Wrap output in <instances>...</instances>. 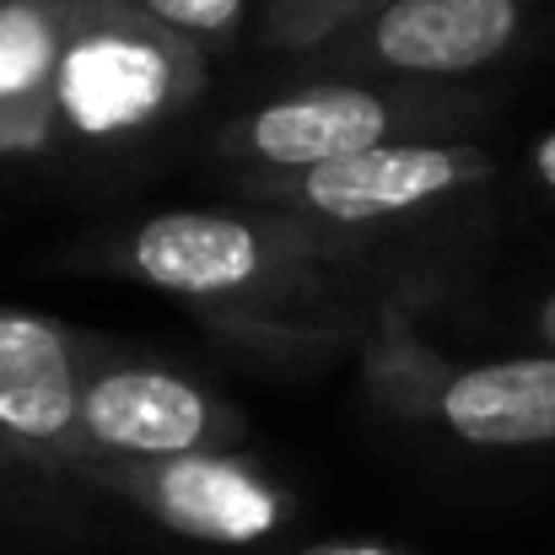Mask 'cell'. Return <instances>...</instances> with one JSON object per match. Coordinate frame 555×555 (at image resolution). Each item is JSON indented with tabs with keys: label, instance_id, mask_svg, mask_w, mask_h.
I'll use <instances>...</instances> for the list:
<instances>
[{
	"label": "cell",
	"instance_id": "cell-1",
	"mask_svg": "<svg viewBox=\"0 0 555 555\" xmlns=\"http://www.w3.org/2000/svg\"><path fill=\"white\" fill-rule=\"evenodd\" d=\"M92 264L98 275L173 297L216 340L275 367L362 351L377 302L410 281L404 270H383L372 243L248 199L125 221L92 243Z\"/></svg>",
	"mask_w": 555,
	"mask_h": 555
},
{
	"label": "cell",
	"instance_id": "cell-2",
	"mask_svg": "<svg viewBox=\"0 0 555 555\" xmlns=\"http://www.w3.org/2000/svg\"><path fill=\"white\" fill-rule=\"evenodd\" d=\"M431 286L410 275L393 286L357 351L362 388L415 426H431L480 453H524L555 442V351L453 362L421 335Z\"/></svg>",
	"mask_w": 555,
	"mask_h": 555
},
{
	"label": "cell",
	"instance_id": "cell-3",
	"mask_svg": "<svg viewBox=\"0 0 555 555\" xmlns=\"http://www.w3.org/2000/svg\"><path fill=\"white\" fill-rule=\"evenodd\" d=\"M486 114V92L469 87L313 76L216 125L210 157L232 179H297L393 141H464Z\"/></svg>",
	"mask_w": 555,
	"mask_h": 555
},
{
	"label": "cell",
	"instance_id": "cell-4",
	"mask_svg": "<svg viewBox=\"0 0 555 555\" xmlns=\"http://www.w3.org/2000/svg\"><path fill=\"white\" fill-rule=\"evenodd\" d=\"M205 92V54L125 0H76L54 125L65 146L114 152L157 135Z\"/></svg>",
	"mask_w": 555,
	"mask_h": 555
},
{
	"label": "cell",
	"instance_id": "cell-5",
	"mask_svg": "<svg viewBox=\"0 0 555 555\" xmlns=\"http://www.w3.org/2000/svg\"><path fill=\"white\" fill-rule=\"evenodd\" d=\"M496 184V157L480 141H393L297 179H232V194L264 210L302 216L335 237L372 243L399 227H437Z\"/></svg>",
	"mask_w": 555,
	"mask_h": 555
},
{
	"label": "cell",
	"instance_id": "cell-6",
	"mask_svg": "<svg viewBox=\"0 0 555 555\" xmlns=\"http://www.w3.org/2000/svg\"><path fill=\"white\" fill-rule=\"evenodd\" d=\"M540 0H383L362 22L308 54L313 76L335 81H415L459 87L513 60Z\"/></svg>",
	"mask_w": 555,
	"mask_h": 555
},
{
	"label": "cell",
	"instance_id": "cell-7",
	"mask_svg": "<svg viewBox=\"0 0 555 555\" xmlns=\"http://www.w3.org/2000/svg\"><path fill=\"white\" fill-rule=\"evenodd\" d=\"M76 486L141 513L205 551H259L297 518V491L248 453H189L152 464H81Z\"/></svg>",
	"mask_w": 555,
	"mask_h": 555
},
{
	"label": "cell",
	"instance_id": "cell-8",
	"mask_svg": "<svg viewBox=\"0 0 555 555\" xmlns=\"http://www.w3.org/2000/svg\"><path fill=\"white\" fill-rule=\"evenodd\" d=\"M76 437L81 464H152L189 453H243L248 421L194 372L92 351Z\"/></svg>",
	"mask_w": 555,
	"mask_h": 555
},
{
	"label": "cell",
	"instance_id": "cell-9",
	"mask_svg": "<svg viewBox=\"0 0 555 555\" xmlns=\"http://www.w3.org/2000/svg\"><path fill=\"white\" fill-rule=\"evenodd\" d=\"M92 340L54 324L49 313L0 308V469H81V383Z\"/></svg>",
	"mask_w": 555,
	"mask_h": 555
},
{
	"label": "cell",
	"instance_id": "cell-10",
	"mask_svg": "<svg viewBox=\"0 0 555 555\" xmlns=\"http://www.w3.org/2000/svg\"><path fill=\"white\" fill-rule=\"evenodd\" d=\"M76 0L0 5V163H33L60 146L54 92Z\"/></svg>",
	"mask_w": 555,
	"mask_h": 555
},
{
	"label": "cell",
	"instance_id": "cell-11",
	"mask_svg": "<svg viewBox=\"0 0 555 555\" xmlns=\"http://www.w3.org/2000/svg\"><path fill=\"white\" fill-rule=\"evenodd\" d=\"M372 5L383 0H259V49L270 54H292V60H308L313 49H324L335 33H346L351 22H362Z\"/></svg>",
	"mask_w": 555,
	"mask_h": 555
},
{
	"label": "cell",
	"instance_id": "cell-12",
	"mask_svg": "<svg viewBox=\"0 0 555 555\" xmlns=\"http://www.w3.org/2000/svg\"><path fill=\"white\" fill-rule=\"evenodd\" d=\"M125 5H135V11L152 16L157 27L179 33L199 54L232 43V38L248 27V16H259L254 0H125Z\"/></svg>",
	"mask_w": 555,
	"mask_h": 555
},
{
	"label": "cell",
	"instance_id": "cell-13",
	"mask_svg": "<svg viewBox=\"0 0 555 555\" xmlns=\"http://www.w3.org/2000/svg\"><path fill=\"white\" fill-rule=\"evenodd\" d=\"M529 179H534L540 194L555 199V130H545V135L534 141V152H529Z\"/></svg>",
	"mask_w": 555,
	"mask_h": 555
},
{
	"label": "cell",
	"instance_id": "cell-14",
	"mask_svg": "<svg viewBox=\"0 0 555 555\" xmlns=\"http://www.w3.org/2000/svg\"><path fill=\"white\" fill-rule=\"evenodd\" d=\"M297 555H410L399 545H377V540H324V545H308Z\"/></svg>",
	"mask_w": 555,
	"mask_h": 555
},
{
	"label": "cell",
	"instance_id": "cell-15",
	"mask_svg": "<svg viewBox=\"0 0 555 555\" xmlns=\"http://www.w3.org/2000/svg\"><path fill=\"white\" fill-rule=\"evenodd\" d=\"M529 330L540 335V346H545V351H555V292L534 308V313H529Z\"/></svg>",
	"mask_w": 555,
	"mask_h": 555
},
{
	"label": "cell",
	"instance_id": "cell-16",
	"mask_svg": "<svg viewBox=\"0 0 555 555\" xmlns=\"http://www.w3.org/2000/svg\"><path fill=\"white\" fill-rule=\"evenodd\" d=\"M0 5H22V0H0Z\"/></svg>",
	"mask_w": 555,
	"mask_h": 555
}]
</instances>
